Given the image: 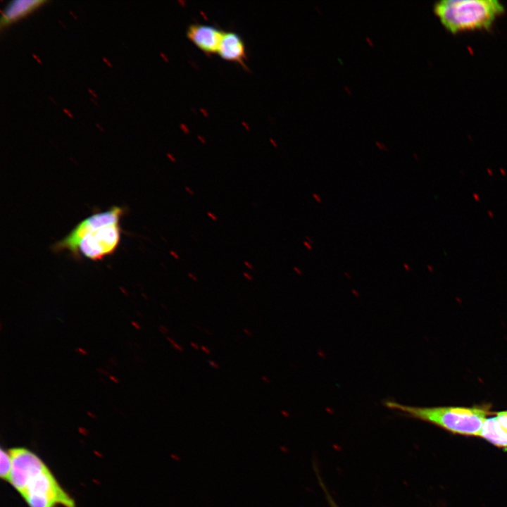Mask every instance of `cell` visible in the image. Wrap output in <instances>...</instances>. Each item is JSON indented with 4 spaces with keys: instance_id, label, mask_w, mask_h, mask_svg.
<instances>
[{
    "instance_id": "obj_1",
    "label": "cell",
    "mask_w": 507,
    "mask_h": 507,
    "mask_svg": "<svg viewBox=\"0 0 507 507\" xmlns=\"http://www.w3.org/2000/svg\"><path fill=\"white\" fill-rule=\"evenodd\" d=\"M8 451L12 467L8 482L29 507H76L74 499L37 454L21 446Z\"/></svg>"
},
{
    "instance_id": "obj_2",
    "label": "cell",
    "mask_w": 507,
    "mask_h": 507,
    "mask_svg": "<svg viewBox=\"0 0 507 507\" xmlns=\"http://www.w3.org/2000/svg\"><path fill=\"white\" fill-rule=\"evenodd\" d=\"M124 213L125 209L120 206L93 213L52 248L56 252L68 251L75 258L83 256L92 261H101L113 254L120 244V220Z\"/></svg>"
},
{
    "instance_id": "obj_3",
    "label": "cell",
    "mask_w": 507,
    "mask_h": 507,
    "mask_svg": "<svg viewBox=\"0 0 507 507\" xmlns=\"http://www.w3.org/2000/svg\"><path fill=\"white\" fill-rule=\"evenodd\" d=\"M384 406L405 416L432 423L454 434L467 436L479 437L489 415V406L486 405L418 407L387 400L384 401Z\"/></svg>"
},
{
    "instance_id": "obj_4",
    "label": "cell",
    "mask_w": 507,
    "mask_h": 507,
    "mask_svg": "<svg viewBox=\"0 0 507 507\" xmlns=\"http://www.w3.org/2000/svg\"><path fill=\"white\" fill-rule=\"evenodd\" d=\"M504 10L498 0H442L434 6L442 25L452 33L488 29Z\"/></svg>"
},
{
    "instance_id": "obj_5",
    "label": "cell",
    "mask_w": 507,
    "mask_h": 507,
    "mask_svg": "<svg viewBox=\"0 0 507 507\" xmlns=\"http://www.w3.org/2000/svg\"><path fill=\"white\" fill-rule=\"evenodd\" d=\"M223 34L218 27L201 23L191 24L186 31L188 39L207 55L218 52Z\"/></svg>"
},
{
    "instance_id": "obj_6",
    "label": "cell",
    "mask_w": 507,
    "mask_h": 507,
    "mask_svg": "<svg viewBox=\"0 0 507 507\" xmlns=\"http://www.w3.org/2000/svg\"><path fill=\"white\" fill-rule=\"evenodd\" d=\"M224 60L246 67V51L242 37L236 32H223L217 52Z\"/></svg>"
},
{
    "instance_id": "obj_7",
    "label": "cell",
    "mask_w": 507,
    "mask_h": 507,
    "mask_svg": "<svg viewBox=\"0 0 507 507\" xmlns=\"http://www.w3.org/2000/svg\"><path fill=\"white\" fill-rule=\"evenodd\" d=\"M46 2L47 1L44 0H15L9 1L1 11V28L8 26Z\"/></svg>"
},
{
    "instance_id": "obj_8",
    "label": "cell",
    "mask_w": 507,
    "mask_h": 507,
    "mask_svg": "<svg viewBox=\"0 0 507 507\" xmlns=\"http://www.w3.org/2000/svg\"><path fill=\"white\" fill-rule=\"evenodd\" d=\"M479 437L497 447L507 449V430L499 423L496 416L485 420Z\"/></svg>"
},
{
    "instance_id": "obj_9",
    "label": "cell",
    "mask_w": 507,
    "mask_h": 507,
    "mask_svg": "<svg viewBox=\"0 0 507 507\" xmlns=\"http://www.w3.org/2000/svg\"><path fill=\"white\" fill-rule=\"evenodd\" d=\"M0 476L1 479L8 482L12 467V460L8 450L1 448Z\"/></svg>"
},
{
    "instance_id": "obj_10",
    "label": "cell",
    "mask_w": 507,
    "mask_h": 507,
    "mask_svg": "<svg viewBox=\"0 0 507 507\" xmlns=\"http://www.w3.org/2000/svg\"><path fill=\"white\" fill-rule=\"evenodd\" d=\"M495 416L499 423L507 430V411L498 412Z\"/></svg>"
},
{
    "instance_id": "obj_11",
    "label": "cell",
    "mask_w": 507,
    "mask_h": 507,
    "mask_svg": "<svg viewBox=\"0 0 507 507\" xmlns=\"http://www.w3.org/2000/svg\"><path fill=\"white\" fill-rule=\"evenodd\" d=\"M207 216L213 221L216 222L218 220V216L211 211H208L206 213Z\"/></svg>"
},
{
    "instance_id": "obj_12",
    "label": "cell",
    "mask_w": 507,
    "mask_h": 507,
    "mask_svg": "<svg viewBox=\"0 0 507 507\" xmlns=\"http://www.w3.org/2000/svg\"><path fill=\"white\" fill-rule=\"evenodd\" d=\"M312 197L314 200H315L316 202L320 204L322 203V199L320 195H318L317 193L313 192L312 193Z\"/></svg>"
},
{
    "instance_id": "obj_13",
    "label": "cell",
    "mask_w": 507,
    "mask_h": 507,
    "mask_svg": "<svg viewBox=\"0 0 507 507\" xmlns=\"http://www.w3.org/2000/svg\"><path fill=\"white\" fill-rule=\"evenodd\" d=\"M75 351L84 356L88 355V352L83 348L79 347L75 349Z\"/></svg>"
},
{
    "instance_id": "obj_14",
    "label": "cell",
    "mask_w": 507,
    "mask_h": 507,
    "mask_svg": "<svg viewBox=\"0 0 507 507\" xmlns=\"http://www.w3.org/2000/svg\"><path fill=\"white\" fill-rule=\"evenodd\" d=\"M244 265L246 268H247L249 270H254V265L249 262V261H244Z\"/></svg>"
},
{
    "instance_id": "obj_15",
    "label": "cell",
    "mask_w": 507,
    "mask_h": 507,
    "mask_svg": "<svg viewBox=\"0 0 507 507\" xmlns=\"http://www.w3.org/2000/svg\"><path fill=\"white\" fill-rule=\"evenodd\" d=\"M243 277L246 279L248 281H251L254 280L253 276L248 272H244L243 273Z\"/></svg>"
},
{
    "instance_id": "obj_16",
    "label": "cell",
    "mask_w": 507,
    "mask_h": 507,
    "mask_svg": "<svg viewBox=\"0 0 507 507\" xmlns=\"http://www.w3.org/2000/svg\"><path fill=\"white\" fill-rule=\"evenodd\" d=\"M169 254H170V255L172 257H173L175 260H179V259H180V256H179V254H178L175 251L170 250V251H169Z\"/></svg>"
},
{
    "instance_id": "obj_17",
    "label": "cell",
    "mask_w": 507,
    "mask_h": 507,
    "mask_svg": "<svg viewBox=\"0 0 507 507\" xmlns=\"http://www.w3.org/2000/svg\"><path fill=\"white\" fill-rule=\"evenodd\" d=\"M303 244L306 247V249H307L308 250L312 251L313 246H312V244H311V243H310V242H307V241L305 240V241L303 242Z\"/></svg>"
},
{
    "instance_id": "obj_18",
    "label": "cell",
    "mask_w": 507,
    "mask_h": 507,
    "mask_svg": "<svg viewBox=\"0 0 507 507\" xmlns=\"http://www.w3.org/2000/svg\"><path fill=\"white\" fill-rule=\"evenodd\" d=\"M187 276L189 278H190L192 280L196 282L198 281L197 277L192 273H188Z\"/></svg>"
},
{
    "instance_id": "obj_19",
    "label": "cell",
    "mask_w": 507,
    "mask_h": 507,
    "mask_svg": "<svg viewBox=\"0 0 507 507\" xmlns=\"http://www.w3.org/2000/svg\"><path fill=\"white\" fill-rule=\"evenodd\" d=\"M184 190H185L186 192H187V194H189V195H194V190H193L190 187L185 186V187H184Z\"/></svg>"
},
{
    "instance_id": "obj_20",
    "label": "cell",
    "mask_w": 507,
    "mask_h": 507,
    "mask_svg": "<svg viewBox=\"0 0 507 507\" xmlns=\"http://www.w3.org/2000/svg\"><path fill=\"white\" fill-rule=\"evenodd\" d=\"M170 458L173 459L175 461H180L181 460V458L180 456H178L176 453H172L170 454Z\"/></svg>"
},
{
    "instance_id": "obj_21",
    "label": "cell",
    "mask_w": 507,
    "mask_h": 507,
    "mask_svg": "<svg viewBox=\"0 0 507 507\" xmlns=\"http://www.w3.org/2000/svg\"><path fill=\"white\" fill-rule=\"evenodd\" d=\"M131 324L136 330H139L142 329L141 325L136 321H132Z\"/></svg>"
},
{
    "instance_id": "obj_22",
    "label": "cell",
    "mask_w": 507,
    "mask_h": 507,
    "mask_svg": "<svg viewBox=\"0 0 507 507\" xmlns=\"http://www.w3.org/2000/svg\"><path fill=\"white\" fill-rule=\"evenodd\" d=\"M172 346H173L175 349H177V350H178V351H183V349H182L180 346H179L177 344H176L175 342H174L173 344H172Z\"/></svg>"
},
{
    "instance_id": "obj_23",
    "label": "cell",
    "mask_w": 507,
    "mask_h": 507,
    "mask_svg": "<svg viewBox=\"0 0 507 507\" xmlns=\"http://www.w3.org/2000/svg\"><path fill=\"white\" fill-rule=\"evenodd\" d=\"M208 363H209L212 367H213V368H216V369H218V368H219V365H218L215 362H214L213 361H208Z\"/></svg>"
},
{
    "instance_id": "obj_24",
    "label": "cell",
    "mask_w": 507,
    "mask_h": 507,
    "mask_svg": "<svg viewBox=\"0 0 507 507\" xmlns=\"http://www.w3.org/2000/svg\"><path fill=\"white\" fill-rule=\"evenodd\" d=\"M109 378L111 380H112L114 383H118L120 382L119 379L113 375H110Z\"/></svg>"
},
{
    "instance_id": "obj_25",
    "label": "cell",
    "mask_w": 507,
    "mask_h": 507,
    "mask_svg": "<svg viewBox=\"0 0 507 507\" xmlns=\"http://www.w3.org/2000/svg\"><path fill=\"white\" fill-rule=\"evenodd\" d=\"M327 498H328V501H329V502H330V505H331L332 507H337V506L334 503V502L333 500L331 499V497L330 496V495H327Z\"/></svg>"
},
{
    "instance_id": "obj_26",
    "label": "cell",
    "mask_w": 507,
    "mask_h": 507,
    "mask_svg": "<svg viewBox=\"0 0 507 507\" xmlns=\"http://www.w3.org/2000/svg\"><path fill=\"white\" fill-rule=\"evenodd\" d=\"M63 112L68 115L69 118H73V115L70 113L69 110H67L66 108H63Z\"/></svg>"
},
{
    "instance_id": "obj_27",
    "label": "cell",
    "mask_w": 507,
    "mask_h": 507,
    "mask_svg": "<svg viewBox=\"0 0 507 507\" xmlns=\"http://www.w3.org/2000/svg\"><path fill=\"white\" fill-rule=\"evenodd\" d=\"M293 270H294L295 273H296L299 275L302 274L301 270L298 267H296V266L293 267Z\"/></svg>"
},
{
    "instance_id": "obj_28",
    "label": "cell",
    "mask_w": 507,
    "mask_h": 507,
    "mask_svg": "<svg viewBox=\"0 0 507 507\" xmlns=\"http://www.w3.org/2000/svg\"><path fill=\"white\" fill-rule=\"evenodd\" d=\"M96 370H97L99 373H101V374H103V375H108V373L107 371L104 370L102 369V368H97Z\"/></svg>"
},
{
    "instance_id": "obj_29",
    "label": "cell",
    "mask_w": 507,
    "mask_h": 507,
    "mask_svg": "<svg viewBox=\"0 0 507 507\" xmlns=\"http://www.w3.org/2000/svg\"><path fill=\"white\" fill-rule=\"evenodd\" d=\"M103 61L105 62L106 64H107V65H108V67H112V66H113L112 63H110V61H109L108 59H106L105 57H103Z\"/></svg>"
},
{
    "instance_id": "obj_30",
    "label": "cell",
    "mask_w": 507,
    "mask_h": 507,
    "mask_svg": "<svg viewBox=\"0 0 507 507\" xmlns=\"http://www.w3.org/2000/svg\"><path fill=\"white\" fill-rule=\"evenodd\" d=\"M305 239H306V241H307V242H310V243H311V244L313 243V239H311V237H309V236H306V237H305Z\"/></svg>"
},
{
    "instance_id": "obj_31",
    "label": "cell",
    "mask_w": 507,
    "mask_h": 507,
    "mask_svg": "<svg viewBox=\"0 0 507 507\" xmlns=\"http://www.w3.org/2000/svg\"><path fill=\"white\" fill-rule=\"evenodd\" d=\"M160 329H163V330H161L163 333H166L168 330L163 325H160Z\"/></svg>"
},
{
    "instance_id": "obj_32",
    "label": "cell",
    "mask_w": 507,
    "mask_h": 507,
    "mask_svg": "<svg viewBox=\"0 0 507 507\" xmlns=\"http://www.w3.org/2000/svg\"><path fill=\"white\" fill-rule=\"evenodd\" d=\"M201 349H202L204 351H205L206 353H210L209 349H207L206 347H205V346H203L201 347Z\"/></svg>"
},
{
    "instance_id": "obj_33",
    "label": "cell",
    "mask_w": 507,
    "mask_h": 507,
    "mask_svg": "<svg viewBox=\"0 0 507 507\" xmlns=\"http://www.w3.org/2000/svg\"><path fill=\"white\" fill-rule=\"evenodd\" d=\"M191 346H194L196 349H199V346L193 342H191Z\"/></svg>"
},
{
    "instance_id": "obj_34",
    "label": "cell",
    "mask_w": 507,
    "mask_h": 507,
    "mask_svg": "<svg viewBox=\"0 0 507 507\" xmlns=\"http://www.w3.org/2000/svg\"><path fill=\"white\" fill-rule=\"evenodd\" d=\"M244 332L246 334H249V335H251V333H250V331H249V330H246V329H244Z\"/></svg>"
}]
</instances>
